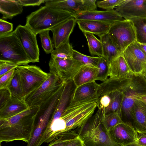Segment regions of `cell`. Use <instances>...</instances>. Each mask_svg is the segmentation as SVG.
<instances>
[{"mask_svg": "<svg viewBox=\"0 0 146 146\" xmlns=\"http://www.w3.org/2000/svg\"><path fill=\"white\" fill-rule=\"evenodd\" d=\"M39 106L29 108L11 117L0 119V143L15 141L27 143L31 139Z\"/></svg>", "mask_w": 146, "mask_h": 146, "instance_id": "cell-1", "label": "cell"}, {"mask_svg": "<svg viewBox=\"0 0 146 146\" xmlns=\"http://www.w3.org/2000/svg\"><path fill=\"white\" fill-rule=\"evenodd\" d=\"M103 114L100 108L78 129V136L84 146H123L115 142L103 125Z\"/></svg>", "mask_w": 146, "mask_h": 146, "instance_id": "cell-2", "label": "cell"}, {"mask_svg": "<svg viewBox=\"0 0 146 146\" xmlns=\"http://www.w3.org/2000/svg\"><path fill=\"white\" fill-rule=\"evenodd\" d=\"M74 17V14L68 11L45 5L28 15L25 25L37 35Z\"/></svg>", "mask_w": 146, "mask_h": 146, "instance_id": "cell-3", "label": "cell"}, {"mask_svg": "<svg viewBox=\"0 0 146 146\" xmlns=\"http://www.w3.org/2000/svg\"><path fill=\"white\" fill-rule=\"evenodd\" d=\"M97 107V101L71 104L63 111L60 118L67 129H78L94 115Z\"/></svg>", "mask_w": 146, "mask_h": 146, "instance_id": "cell-4", "label": "cell"}, {"mask_svg": "<svg viewBox=\"0 0 146 146\" xmlns=\"http://www.w3.org/2000/svg\"><path fill=\"white\" fill-rule=\"evenodd\" d=\"M0 60L11 61L19 66L31 62L13 31L0 37Z\"/></svg>", "mask_w": 146, "mask_h": 146, "instance_id": "cell-5", "label": "cell"}, {"mask_svg": "<svg viewBox=\"0 0 146 146\" xmlns=\"http://www.w3.org/2000/svg\"><path fill=\"white\" fill-rule=\"evenodd\" d=\"M108 34L120 54L130 44L136 41V33L133 23L124 19L112 24Z\"/></svg>", "mask_w": 146, "mask_h": 146, "instance_id": "cell-6", "label": "cell"}, {"mask_svg": "<svg viewBox=\"0 0 146 146\" xmlns=\"http://www.w3.org/2000/svg\"><path fill=\"white\" fill-rule=\"evenodd\" d=\"M16 70L19 75L24 98L37 89L49 76V73L45 72L36 65H20Z\"/></svg>", "mask_w": 146, "mask_h": 146, "instance_id": "cell-7", "label": "cell"}, {"mask_svg": "<svg viewBox=\"0 0 146 146\" xmlns=\"http://www.w3.org/2000/svg\"><path fill=\"white\" fill-rule=\"evenodd\" d=\"M63 82L58 76L49 72L46 80L24 99L29 108L39 106L54 94Z\"/></svg>", "mask_w": 146, "mask_h": 146, "instance_id": "cell-8", "label": "cell"}, {"mask_svg": "<svg viewBox=\"0 0 146 146\" xmlns=\"http://www.w3.org/2000/svg\"><path fill=\"white\" fill-rule=\"evenodd\" d=\"M83 65L73 58L63 59L51 56L49 62L50 72L57 75L62 81L65 82L72 80Z\"/></svg>", "mask_w": 146, "mask_h": 146, "instance_id": "cell-9", "label": "cell"}, {"mask_svg": "<svg viewBox=\"0 0 146 146\" xmlns=\"http://www.w3.org/2000/svg\"><path fill=\"white\" fill-rule=\"evenodd\" d=\"M13 32L20 41L31 62H39L40 51L37 35L26 25H19Z\"/></svg>", "mask_w": 146, "mask_h": 146, "instance_id": "cell-10", "label": "cell"}, {"mask_svg": "<svg viewBox=\"0 0 146 146\" xmlns=\"http://www.w3.org/2000/svg\"><path fill=\"white\" fill-rule=\"evenodd\" d=\"M122 55L132 74H143L146 70V54L137 41L129 45Z\"/></svg>", "mask_w": 146, "mask_h": 146, "instance_id": "cell-11", "label": "cell"}, {"mask_svg": "<svg viewBox=\"0 0 146 146\" xmlns=\"http://www.w3.org/2000/svg\"><path fill=\"white\" fill-rule=\"evenodd\" d=\"M55 110L52 104L46 103L40 106L33 135L27 146H39L42 136Z\"/></svg>", "mask_w": 146, "mask_h": 146, "instance_id": "cell-12", "label": "cell"}, {"mask_svg": "<svg viewBox=\"0 0 146 146\" xmlns=\"http://www.w3.org/2000/svg\"><path fill=\"white\" fill-rule=\"evenodd\" d=\"M96 0H45L46 6L68 11L75 16L80 13L96 10Z\"/></svg>", "mask_w": 146, "mask_h": 146, "instance_id": "cell-13", "label": "cell"}, {"mask_svg": "<svg viewBox=\"0 0 146 146\" xmlns=\"http://www.w3.org/2000/svg\"><path fill=\"white\" fill-rule=\"evenodd\" d=\"M115 10L125 19H146V0H124Z\"/></svg>", "mask_w": 146, "mask_h": 146, "instance_id": "cell-14", "label": "cell"}, {"mask_svg": "<svg viewBox=\"0 0 146 146\" xmlns=\"http://www.w3.org/2000/svg\"><path fill=\"white\" fill-rule=\"evenodd\" d=\"M108 132L115 142L123 146L135 143L139 136L133 126L128 122H123L118 124Z\"/></svg>", "mask_w": 146, "mask_h": 146, "instance_id": "cell-15", "label": "cell"}, {"mask_svg": "<svg viewBox=\"0 0 146 146\" xmlns=\"http://www.w3.org/2000/svg\"><path fill=\"white\" fill-rule=\"evenodd\" d=\"M100 84L96 81L76 87L71 104L97 101L100 96Z\"/></svg>", "mask_w": 146, "mask_h": 146, "instance_id": "cell-16", "label": "cell"}, {"mask_svg": "<svg viewBox=\"0 0 146 146\" xmlns=\"http://www.w3.org/2000/svg\"><path fill=\"white\" fill-rule=\"evenodd\" d=\"M74 18L76 21L93 20L111 24L125 19L114 9L104 11L95 10L85 12L77 14Z\"/></svg>", "mask_w": 146, "mask_h": 146, "instance_id": "cell-17", "label": "cell"}, {"mask_svg": "<svg viewBox=\"0 0 146 146\" xmlns=\"http://www.w3.org/2000/svg\"><path fill=\"white\" fill-rule=\"evenodd\" d=\"M76 23L74 17H72L58 25L50 31L53 36L52 42L54 48L57 47L68 41Z\"/></svg>", "mask_w": 146, "mask_h": 146, "instance_id": "cell-18", "label": "cell"}, {"mask_svg": "<svg viewBox=\"0 0 146 146\" xmlns=\"http://www.w3.org/2000/svg\"><path fill=\"white\" fill-rule=\"evenodd\" d=\"M76 88L72 80L65 82L57 106L50 120L60 117L63 111L70 105Z\"/></svg>", "mask_w": 146, "mask_h": 146, "instance_id": "cell-19", "label": "cell"}, {"mask_svg": "<svg viewBox=\"0 0 146 146\" xmlns=\"http://www.w3.org/2000/svg\"><path fill=\"white\" fill-rule=\"evenodd\" d=\"M29 108L24 99H19L11 97L0 108V119L11 117Z\"/></svg>", "mask_w": 146, "mask_h": 146, "instance_id": "cell-20", "label": "cell"}, {"mask_svg": "<svg viewBox=\"0 0 146 146\" xmlns=\"http://www.w3.org/2000/svg\"><path fill=\"white\" fill-rule=\"evenodd\" d=\"M133 126L138 133H146V104L141 100L137 101L131 113Z\"/></svg>", "mask_w": 146, "mask_h": 146, "instance_id": "cell-21", "label": "cell"}, {"mask_svg": "<svg viewBox=\"0 0 146 146\" xmlns=\"http://www.w3.org/2000/svg\"><path fill=\"white\" fill-rule=\"evenodd\" d=\"M80 29L83 33H88L98 35L99 37L108 33L111 24L93 20L76 21Z\"/></svg>", "mask_w": 146, "mask_h": 146, "instance_id": "cell-22", "label": "cell"}, {"mask_svg": "<svg viewBox=\"0 0 146 146\" xmlns=\"http://www.w3.org/2000/svg\"><path fill=\"white\" fill-rule=\"evenodd\" d=\"M132 74L125 77L121 78H108L106 81L100 84V97L111 92H121L129 84Z\"/></svg>", "mask_w": 146, "mask_h": 146, "instance_id": "cell-23", "label": "cell"}, {"mask_svg": "<svg viewBox=\"0 0 146 146\" xmlns=\"http://www.w3.org/2000/svg\"><path fill=\"white\" fill-rule=\"evenodd\" d=\"M108 65V76L110 78H123L132 74L126 60L122 55L116 58Z\"/></svg>", "mask_w": 146, "mask_h": 146, "instance_id": "cell-24", "label": "cell"}, {"mask_svg": "<svg viewBox=\"0 0 146 146\" xmlns=\"http://www.w3.org/2000/svg\"><path fill=\"white\" fill-rule=\"evenodd\" d=\"M23 6L18 0H0V12L3 19H11L14 17L21 14Z\"/></svg>", "mask_w": 146, "mask_h": 146, "instance_id": "cell-25", "label": "cell"}, {"mask_svg": "<svg viewBox=\"0 0 146 146\" xmlns=\"http://www.w3.org/2000/svg\"><path fill=\"white\" fill-rule=\"evenodd\" d=\"M97 68L84 65L73 77L76 87L96 80Z\"/></svg>", "mask_w": 146, "mask_h": 146, "instance_id": "cell-26", "label": "cell"}, {"mask_svg": "<svg viewBox=\"0 0 146 146\" xmlns=\"http://www.w3.org/2000/svg\"><path fill=\"white\" fill-rule=\"evenodd\" d=\"M102 46L103 56L108 61V64L121 55L108 33L100 37Z\"/></svg>", "mask_w": 146, "mask_h": 146, "instance_id": "cell-27", "label": "cell"}, {"mask_svg": "<svg viewBox=\"0 0 146 146\" xmlns=\"http://www.w3.org/2000/svg\"><path fill=\"white\" fill-rule=\"evenodd\" d=\"M108 94L110 97V103L107 107L102 110L103 115L111 113L117 112L121 116V108L123 97L122 93L119 91H115Z\"/></svg>", "mask_w": 146, "mask_h": 146, "instance_id": "cell-28", "label": "cell"}, {"mask_svg": "<svg viewBox=\"0 0 146 146\" xmlns=\"http://www.w3.org/2000/svg\"><path fill=\"white\" fill-rule=\"evenodd\" d=\"M83 33L87 40L89 51L91 55L103 57L102 44L100 40L96 38L93 34L88 33Z\"/></svg>", "mask_w": 146, "mask_h": 146, "instance_id": "cell-29", "label": "cell"}, {"mask_svg": "<svg viewBox=\"0 0 146 146\" xmlns=\"http://www.w3.org/2000/svg\"><path fill=\"white\" fill-rule=\"evenodd\" d=\"M7 89L9 91L12 97L19 99H24L19 75L16 69L13 78Z\"/></svg>", "mask_w": 146, "mask_h": 146, "instance_id": "cell-30", "label": "cell"}, {"mask_svg": "<svg viewBox=\"0 0 146 146\" xmlns=\"http://www.w3.org/2000/svg\"><path fill=\"white\" fill-rule=\"evenodd\" d=\"M123 122L121 115L117 112L111 113L103 115L102 120L103 125L108 131Z\"/></svg>", "mask_w": 146, "mask_h": 146, "instance_id": "cell-31", "label": "cell"}, {"mask_svg": "<svg viewBox=\"0 0 146 146\" xmlns=\"http://www.w3.org/2000/svg\"><path fill=\"white\" fill-rule=\"evenodd\" d=\"M74 49L69 41L60 45L51 54L52 57L63 59L72 58Z\"/></svg>", "mask_w": 146, "mask_h": 146, "instance_id": "cell-32", "label": "cell"}, {"mask_svg": "<svg viewBox=\"0 0 146 146\" xmlns=\"http://www.w3.org/2000/svg\"><path fill=\"white\" fill-rule=\"evenodd\" d=\"M135 27L136 33V41L146 44V19L135 18L131 19Z\"/></svg>", "mask_w": 146, "mask_h": 146, "instance_id": "cell-33", "label": "cell"}, {"mask_svg": "<svg viewBox=\"0 0 146 146\" xmlns=\"http://www.w3.org/2000/svg\"><path fill=\"white\" fill-rule=\"evenodd\" d=\"M100 57L87 56L73 50L72 58L84 65L97 68V64Z\"/></svg>", "mask_w": 146, "mask_h": 146, "instance_id": "cell-34", "label": "cell"}, {"mask_svg": "<svg viewBox=\"0 0 146 146\" xmlns=\"http://www.w3.org/2000/svg\"><path fill=\"white\" fill-rule=\"evenodd\" d=\"M97 67L96 80H100L103 82L108 78L109 76L108 64L103 57H100L97 64Z\"/></svg>", "mask_w": 146, "mask_h": 146, "instance_id": "cell-35", "label": "cell"}, {"mask_svg": "<svg viewBox=\"0 0 146 146\" xmlns=\"http://www.w3.org/2000/svg\"><path fill=\"white\" fill-rule=\"evenodd\" d=\"M78 136L77 133L74 130L64 133L59 137L51 142L48 146H64Z\"/></svg>", "mask_w": 146, "mask_h": 146, "instance_id": "cell-36", "label": "cell"}, {"mask_svg": "<svg viewBox=\"0 0 146 146\" xmlns=\"http://www.w3.org/2000/svg\"><path fill=\"white\" fill-rule=\"evenodd\" d=\"M49 31H45L39 33L42 46L47 54H51L54 50L52 41L49 35Z\"/></svg>", "mask_w": 146, "mask_h": 146, "instance_id": "cell-37", "label": "cell"}, {"mask_svg": "<svg viewBox=\"0 0 146 146\" xmlns=\"http://www.w3.org/2000/svg\"><path fill=\"white\" fill-rule=\"evenodd\" d=\"M124 0H106L98 1L97 6L106 10H112L119 5Z\"/></svg>", "mask_w": 146, "mask_h": 146, "instance_id": "cell-38", "label": "cell"}, {"mask_svg": "<svg viewBox=\"0 0 146 146\" xmlns=\"http://www.w3.org/2000/svg\"><path fill=\"white\" fill-rule=\"evenodd\" d=\"M19 65L15 62L9 60H0V77L16 69Z\"/></svg>", "mask_w": 146, "mask_h": 146, "instance_id": "cell-39", "label": "cell"}, {"mask_svg": "<svg viewBox=\"0 0 146 146\" xmlns=\"http://www.w3.org/2000/svg\"><path fill=\"white\" fill-rule=\"evenodd\" d=\"M15 70L13 69L0 77V89H7L13 78Z\"/></svg>", "mask_w": 146, "mask_h": 146, "instance_id": "cell-40", "label": "cell"}, {"mask_svg": "<svg viewBox=\"0 0 146 146\" xmlns=\"http://www.w3.org/2000/svg\"><path fill=\"white\" fill-rule=\"evenodd\" d=\"M13 30L12 23L0 19V37L12 32Z\"/></svg>", "mask_w": 146, "mask_h": 146, "instance_id": "cell-41", "label": "cell"}, {"mask_svg": "<svg viewBox=\"0 0 146 146\" xmlns=\"http://www.w3.org/2000/svg\"><path fill=\"white\" fill-rule=\"evenodd\" d=\"M110 101V98L109 94L100 96L97 101L98 108L104 110L108 106Z\"/></svg>", "mask_w": 146, "mask_h": 146, "instance_id": "cell-42", "label": "cell"}, {"mask_svg": "<svg viewBox=\"0 0 146 146\" xmlns=\"http://www.w3.org/2000/svg\"><path fill=\"white\" fill-rule=\"evenodd\" d=\"M11 97V94L8 89H0V108L8 101Z\"/></svg>", "mask_w": 146, "mask_h": 146, "instance_id": "cell-43", "label": "cell"}, {"mask_svg": "<svg viewBox=\"0 0 146 146\" xmlns=\"http://www.w3.org/2000/svg\"><path fill=\"white\" fill-rule=\"evenodd\" d=\"M18 1L23 7L39 6L42 3H45V0H18Z\"/></svg>", "mask_w": 146, "mask_h": 146, "instance_id": "cell-44", "label": "cell"}, {"mask_svg": "<svg viewBox=\"0 0 146 146\" xmlns=\"http://www.w3.org/2000/svg\"><path fill=\"white\" fill-rule=\"evenodd\" d=\"M64 146H84L82 141L78 136L75 138Z\"/></svg>", "mask_w": 146, "mask_h": 146, "instance_id": "cell-45", "label": "cell"}, {"mask_svg": "<svg viewBox=\"0 0 146 146\" xmlns=\"http://www.w3.org/2000/svg\"><path fill=\"white\" fill-rule=\"evenodd\" d=\"M138 100L141 101L146 104V95L139 97Z\"/></svg>", "mask_w": 146, "mask_h": 146, "instance_id": "cell-46", "label": "cell"}, {"mask_svg": "<svg viewBox=\"0 0 146 146\" xmlns=\"http://www.w3.org/2000/svg\"><path fill=\"white\" fill-rule=\"evenodd\" d=\"M138 42V43L139 45L141 48L143 49L144 52L146 54V44L140 43Z\"/></svg>", "mask_w": 146, "mask_h": 146, "instance_id": "cell-47", "label": "cell"}, {"mask_svg": "<svg viewBox=\"0 0 146 146\" xmlns=\"http://www.w3.org/2000/svg\"><path fill=\"white\" fill-rule=\"evenodd\" d=\"M143 74L146 78V70H145Z\"/></svg>", "mask_w": 146, "mask_h": 146, "instance_id": "cell-48", "label": "cell"}, {"mask_svg": "<svg viewBox=\"0 0 146 146\" xmlns=\"http://www.w3.org/2000/svg\"><path fill=\"white\" fill-rule=\"evenodd\" d=\"M0 146H1V143L0 144Z\"/></svg>", "mask_w": 146, "mask_h": 146, "instance_id": "cell-49", "label": "cell"}]
</instances>
